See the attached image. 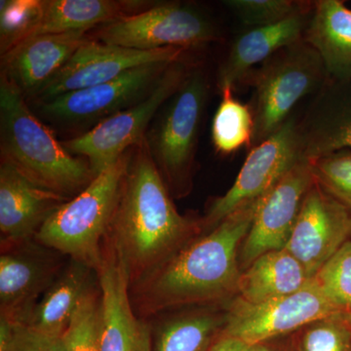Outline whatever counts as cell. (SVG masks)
Returning a JSON list of instances; mask_svg holds the SVG:
<instances>
[{
  "label": "cell",
  "instance_id": "1",
  "mask_svg": "<svg viewBox=\"0 0 351 351\" xmlns=\"http://www.w3.org/2000/svg\"><path fill=\"white\" fill-rule=\"evenodd\" d=\"M261 199L245 204L191 239L129 289L138 317L149 320L182 307L225 304L239 295L240 247Z\"/></svg>",
  "mask_w": 351,
  "mask_h": 351
},
{
  "label": "cell",
  "instance_id": "2",
  "mask_svg": "<svg viewBox=\"0 0 351 351\" xmlns=\"http://www.w3.org/2000/svg\"><path fill=\"white\" fill-rule=\"evenodd\" d=\"M145 138L132 147L107 239L133 285L203 232L178 211Z\"/></svg>",
  "mask_w": 351,
  "mask_h": 351
},
{
  "label": "cell",
  "instance_id": "3",
  "mask_svg": "<svg viewBox=\"0 0 351 351\" xmlns=\"http://www.w3.org/2000/svg\"><path fill=\"white\" fill-rule=\"evenodd\" d=\"M1 162L44 189L75 197L97 174L82 157L71 154L25 103V97L0 76Z\"/></svg>",
  "mask_w": 351,
  "mask_h": 351
},
{
  "label": "cell",
  "instance_id": "4",
  "mask_svg": "<svg viewBox=\"0 0 351 351\" xmlns=\"http://www.w3.org/2000/svg\"><path fill=\"white\" fill-rule=\"evenodd\" d=\"M131 149L51 215L36 240L69 258L98 269Z\"/></svg>",
  "mask_w": 351,
  "mask_h": 351
},
{
  "label": "cell",
  "instance_id": "5",
  "mask_svg": "<svg viewBox=\"0 0 351 351\" xmlns=\"http://www.w3.org/2000/svg\"><path fill=\"white\" fill-rule=\"evenodd\" d=\"M330 80L317 52L304 40L284 47L249 71L242 84L253 89L252 147L278 131L298 103Z\"/></svg>",
  "mask_w": 351,
  "mask_h": 351
},
{
  "label": "cell",
  "instance_id": "6",
  "mask_svg": "<svg viewBox=\"0 0 351 351\" xmlns=\"http://www.w3.org/2000/svg\"><path fill=\"white\" fill-rule=\"evenodd\" d=\"M211 82L206 69L193 64L147 138L171 195L186 197L193 191L198 136Z\"/></svg>",
  "mask_w": 351,
  "mask_h": 351
},
{
  "label": "cell",
  "instance_id": "7",
  "mask_svg": "<svg viewBox=\"0 0 351 351\" xmlns=\"http://www.w3.org/2000/svg\"><path fill=\"white\" fill-rule=\"evenodd\" d=\"M101 43L141 51L191 50L221 40V27L195 4L167 2L97 27Z\"/></svg>",
  "mask_w": 351,
  "mask_h": 351
},
{
  "label": "cell",
  "instance_id": "8",
  "mask_svg": "<svg viewBox=\"0 0 351 351\" xmlns=\"http://www.w3.org/2000/svg\"><path fill=\"white\" fill-rule=\"evenodd\" d=\"M191 66L186 59L171 64L145 98L66 141L64 147L85 159L94 172L100 174L144 140L152 119L178 91Z\"/></svg>",
  "mask_w": 351,
  "mask_h": 351
},
{
  "label": "cell",
  "instance_id": "9",
  "mask_svg": "<svg viewBox=\"0 0 351 351\" xmlns=\"http://www.w3.org/2000/svg\"><path fill=\"white\" fill-rule=\"evenodd\" d=\"M302 156L298 121L291 117L278 131L251 147L237 179L225 195L210 201L201 217L203 232L213 230L245 204L263 197Z\"/></svg>",
  "mask_w": 351,
  "mask_h": 351
},
{
  "label": "cell",
  "instance_id": "10",
  "mask_svg": "<svg viewBox=\"0 0 351 351\" xmlns=\"http://www.w3.org/2000/svg\"><path fill=\"white\" fill-rule=\"evenodd\" d=\"M226 309L223 336L249 346L288 336L313 321L341 313L313 278L295 294L261 304H250L237 295L228 302Z\"/></svg>",
  "mask_w": 351,
  "mask_h": 351
},
{
  "label": "cell",
  "instance_id": "11",
  "mask_svg": "<svg viewBox=\"0 0 351 351\" xmlns=\"http://www.w3.org/2000/svg\"><path fill=\"white\" fill-rule=\"evenodd\" d=\"M68 260L36 239L2 244L0 318L15 324H27L36 304Z\"/></svg>",
  "mask_w": 351,
  "mask_h": 351
},
{
  "label": "cell",
  "instance_id": "12",
  "mask_svg": "<svg viewBox=\"0 0 351 351\" xmlns=\"http://www.w3.org/2000/svg\"><path fill=\"white\" fill-rule=\"evenodd\" d=\"M171 64L137 66L110 82L39 101V110L48 119L66 125L107 119L145 98Z\"/></svg>",
  "mask_w": 351,
  "mask_h": 351
},
{
  "label": "cell",
  "instance_id": "13",
  "mask_svg": "<svg viewBox=\"0 0 351 351\" xmlns=\"http://www.w3.org/2000/svg\"><path fill=\"white\" fill-rule=\"evenodd\" d=\"M186 52V50L180 48L154 51L129 49L90 38L34 97L39 101L50 100L61 95L110 82L126 71L144 64L182 61Z\"/></svg>",
  "mask_w": 351,
  "mask_h": 351
},
{
  "label": "cell",
  "instance_id": "14",
  "mask_svg": "<svg viewBox=\"0 0 351 351\" xmlns=\"http://www.w3.org/2000/svg\"><path fill=\"white\" fill-rule=\"evenodd\" d=\"M351 239V210L314 182L307 191L285 250L313 278Z\"/></svg>",
  "mask_w": 351,
  "mask_h": 351
},
{
  "label": "cell",
  "instance_id": "15",
  "mask_svg": "<svg viewBox=\"0 0 351 351\" xmlns=\"http://www.w3.org/2000/svg\"><path fill=\"white\" fill-rule=\"evenodd\" d=\"M97 272L100 287V350L152 351L151 324L134 311L125 269L107 237Z\"/></svg>",
  "mask_w": 351,
  "mask_h": 351
},
{
  "label": "cell",
  "instance_id": "16",
  "mask_svg": "<svg viewBox=\"0 0 351 351\" xmlns=\"http://www.w3.org/2000/svg\"><path fill=\"white\" fill-rule=\"evenodd\" d=\"M313 182L308 161L302 160L262 197L250 230L240 247L241 271L263 254L285 248L302 201Z\"/></svg>",
  "mask_w": 351,
  "mask_h": 351
},
{
  "label": "cell",
  "instance_id": "17",
  "mask_svg": "<svg viewBox=\"0 0 351 351\" xmlns=\"http://www.w3.org/2000/svg\"><path fill=\"white\" fill-rule=\"evenodd\" d=\"M298 132L307 161L351 149V80L330 78L298 121Z\"/></svg>",
  "mask_w": 351,
  "mask_h": 351
},
{
  "label": "cell",
  "instance_id": "18",
  "mask_svg": "<svg viewBox=\"0 0 351 351\" xmlns=\"http://www.w3.org/2000/svg\"><path fill=\"white\" fill-rule=\"evenodd\" d=\"M69 198L25 179L15 168L0 165V232L2 244L36 239L41 226Z\"/></svg>",
  "mask_w": 351,
  "mask_h": 351
},
{
  "label": "cell",
  "instance_id": "19",
  "mask_svg": "<svg viewBox=\"0 0 351 351\" xmlns=\"http://www.w3.org/2000/svg\"><path fill=\"white\" fill-rule=\"evenodd\" d=\"M89 38L87 32H71L27 39L1 55V75L25 98L36 96Z\"/></svg>",
  "mask_w": 351,
  "mask_h": 351
},
{
  "label": "cell",
  "instance_id": "20",
  "mask_svg": "<svg viewBox=\"0 0 351 351\" xmlns=\"http://www.w3.org/2000/svg\"><path fill=\"white\" fill-rule=\"evenodd\" d=\"M311 9L313 6L277 24L247 27L233 39L219 66L217 80L219 91L225 88L234 90L252 69L304 38Z\"/></svg>",
  "mask_w": 351,
  "mask_h": 351
},
{
  "label": "cell",
  "instance_id": "21",
  "mask_svg": "<svg viewBox=\"0 0 351 351\" xmlns=\"http://www.w3.org/2000/svg\"><path fill=\"white\" fill-rule=\"evenodd\" d=\"M226 304L182 307L149 322L152 351H210L223 335Z\"/></svg>",
  "mask_w": 351,
  "mask_h": 351
},
{
  "label": "cell",
  "instance_id": "22",
  "mask_svg": "<svg viewBox=\"0 0 351 351\" xmlns=\"http://www.w3.org/2000/svg\"><path fill=\"white\" fill-rule=\"evenodd\" d=\"M98 288L97 270L69 258L36 304L27 325L46 334L63 337L77 307Z\"/></svg>",
  "mask_w": 351,
  "mask_h": 351
},
{
  "label": "cell",
  "instance_id": "23",
  "mask_svg": "<svg viewBox=\"0 0 351 351\" xmlns=\"http://www.w3.org/2000/svg\"><path fill=\"white\" fill-rule=\"evenodd\" d=\"M304 40L319 54L331 80H351V9L345 1H313Z\"/></svg>",
  "mask_w": 351,
  "mask_h": 351
},
{
  "label": "cell",
  "instance_id": "24",
  "mask_svg": "<svg viewBox=\"0 0 351 351\" xmlns=\"http://www.w3.org/2000/svg\"><path fill=\"white\" fill-rule=\"evenodd\" d=\"M311 279L287 250L270 251L241 271L237 297L250 304H261L295 294Z\"/></svg>",
  "mask_w": 351,
  "mask_h": 351
},
{
  "label": "cell",
  "instance_id": "25",
  "mask_svg": "<svg viewBox=\"0 0 351 351\" xmlns=\"http://www.w3.org/2000/svg\"><path fill=\"white\" fill-rule=\"evenodd\" d=\"M140 1L45 0L43 17L29 38L45 34L87 32L119 18L141 12ZM25 39V40H27Z\"/></svg>",
  "mask_w": 351,
  "mask_h": 351
},
{
  "label": "cell",
  "instance_id": "26",
  "mask_svg": "<svg viewBox=\"0 0 351 351\" xmlns=\"http://www.w3.org/2000/svg\"><path fill=\"white\" fill-rule=\"evenodd\" d=\"M221 101L212 122V142L223 156L234 154L243 147H251L254 136V114L251 106L233 96V90H221Z\"/></svg>",
  "mask_w": 351,
  "mask_h": 351
},
{
  "label": "cell",
  "instance_id": "27",
  "mask_svg": "<svg viewBox=\"0 0 351 351\" xmlns=\"http://www.w3.org/2000/svg\"><path fill=\"white\" fill-rule=\"evenodd\" d=\"M295 351H351V321L338 313L313 321L291 334Z\"/></svg>",
  "mask_w": 351,
  "mask_h": 351
},
{
  "label": "cell",
  "instance_id": "28",
  "mask_svg": "<svg viewBox=\"0 0 351 351\" xmlns=\"http://www.w3.org/2000/svg\"><path fill=\"white\" fill-rule=\"evenodd\" d=\"M45 0H2L0 7L1 55L29 38L43 17Z\"/></svg>",
  "mask_w": 351,
  "mask_h": 351
},
{
  "label": "cell",
  "instance_id": "29",
  "mask_svg": "<svg viewBox=\"0 0 351 351\" xmlns=\"http://www.w3.org/2000/svg\"><path fill=\"white\" fill-rule=\"evenodd\" d=\"M313 278L341 313H351V239L339 248Z\"/></svg>",
  "mask_w": 351,
  "mask_h": 351
},
{
  "label": "cell",
  "instance_id": "30",
  "mask_svg": "<svg viewBox=\"0 0 351 351\" xmlns=\"http://www.w3.org/2000/svg\"><path fill=\"white\" fill-rule=\"evenodd\" d=\"M223 5L247 27H263L282 22L306 10L313 2L295 0H226Z\"/></svg>",
  "mask_w": 351,
  "mask_h": 351
},
{
  "label": "cell",
  "instance_id": "31",
  "mask_svg": "<svg viewBox=\"0 0 351 351\" xmlns=\"http://www.w3.org/2000/svg\"><path fill=\"white\" fill-rule=\"evenodd\" d=\"M314 182L351 210V149L308 161Z\"/></svg>",
  "mask_w": 351,
  "mask_h": 351
},
{
  "label": "cell",
  "instance_id": "32",
  "mask_svg": "<svg viewBox=\"0 0 351 351\" xmlns=\"http://www.w3.org/2000/svg\"><path fill=\"white\" fill-rule=\"evenodd\" d=\"M99 306L100 287L88 295L76 309L64 335L66 351H101Z\"/></svg>",
  "mask_w": 351,
  "mask_h": 351
},
{
  "label": "cell",
  "instance_id": "33",
  "mask_svg": "<svg viewBox=\"0 0 351 351\" xmlns=\"http://www.w3.org/2000/svg\"><path fill=\"white\" fill-rule=\"evenodd\" d=\"M0 351H66V346L64 336H53L0 318Z\"/></svg>",
  "mask_w": 351,
  "mask_h": 351
},
{
  "label": "cell",
  "instance_id": "34",
  "mask_svg": "<svg viewBox=\"0 0 351 351\" xmlns=\"http://www.w3.org/2000/svg\"><path fill=\"white\" fill-rule=\"evenodd\" d=\"M249 351H295L294 345H293L292 337H280L269 339V341H262V343H256L250 346Z\"/></svg>",
  "mask_w": 351,
  "mask_h": 351
},
{
  "label": "cell",
  "instance_id": "35",
  "mask_svg": "<svg viewBox=\"0 0 351 351\" xmlns=\"http://www.w3.org/2000/svg\"><path fill=\"white\" fill-rule=\"evenodd\" d=\"M249 350H250V346L243 341L232 337L221 336L210 351H249Z\"/></svg>",
  "mask_w": 351,
  "mask_h": 351
},
{
  "label": "cell",
  "instance_id": "36",
  "mask_svg": "<svg viewBox=\"0 0 351 351\" xmlns=\"http://www.w3.org/2000/svg\"><path fill=\"white\" fill-rule=\"evenodd\" d=\"M348 316H350V319L351 321V313H348Z\"/></svg>",
  "mask_w": 351,
  "mask_h": 351
}]
</instances>
